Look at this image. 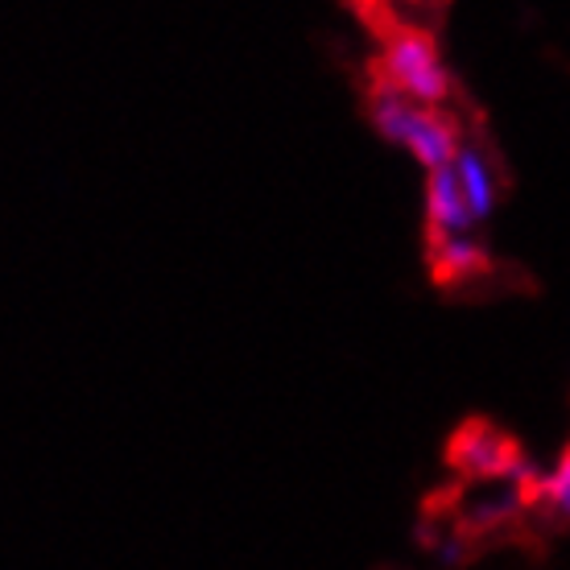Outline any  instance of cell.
<instances>
[{
    "instance_id": "obj_4",
    "label": "cell",
    "mask_w": 570,
    "mask_h": 570,
    "mask_svg": "<svg viewBox=\"0 0 570 570\" xmlns=\"http://www.w3.org/2000/svg\"><path fill=\"white\" fill-rule=\"evenodd\" d=\"M455 178H459V190H463V203H468L471 219H488L492 207H497V195H492V178H488L484 157L475 154V149H463V145H459Z\"/></svg>"
},
{
    "instance_id": "obj_1",
    "label": "cell",
    "mask_w": 570,
    "mask_h": 570,
    "mask_svg": "<svg viewBox=\"0 0 570 570\" xmlns=\"http://www.w3.org/2000/svg\"><path fill=\"white\" fill-rule=\"evenodd\" d=\"M521 455V442L513 434L497 430L488 417H468L463 426L446 442V463L463 475V480H504V471L513 468Z\"/></svg>"
},
{
    "instance_id": "obj_3",
    "label": "cell",
    "mask_w": 570,
    "mask_h": 570,
    "mask_svg": "<svg viewBox=\"0 0 570 570\" xmlns=\"http://www.w3.org/2000/svg\"><path fill=\"white\" fill-rule=\"evenodd\" d=\"M405 149H410V154H414L430 174L442 170V166H451L455 154H459V120L451 112L430 108L426 120H422V129L410 137Z\"/></svg>"
},
{
    "instance_id": "obj_2",
    "label": "cell",
    "mask_w": 570,
    "mask_h": 570,
    "mask_svg": "<svg viewBox=\"0 0 570 570\" xmlns=\"http://www.w3.org/2000/svg\"><path fill=\"white\" fill-rule=\"evenodd\" d=\"M426 232L430 236H446V240H468L471 232V212L463 203V190H459L455 178V161L442 166V170L430 174V190H426Z\"/></svg>"
}]
</instances>
